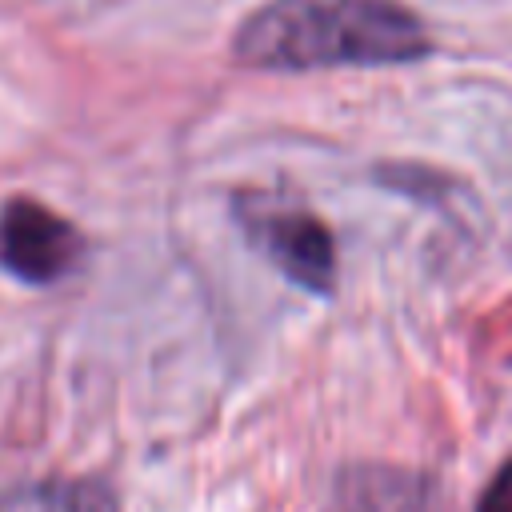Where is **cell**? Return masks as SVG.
Instances as JSON below:
<instances>
[{"label": "cell", "instance_id": "6da1fadb", "mask_svg": "<svg viewBox=\"0 0 512 512\" xmlns=\"http://www.w3.org/2000/svg\"><path fill=\"white\" fill-rule=\"evenodd\" d=\"M428 52V24L400 0H268L232 40V56L260 72L380 68Z\"/></svg>", "mask_w": 512, "mask_h": 512}, {"label": "cell", "instance_id": "7a4b0ae2", "mask_svg": "<svg viewBox=\"0 0 512 512\" xmlns=\"http://www.w3.org/2000/svg\"><path fill=\"white\" fill-rule=\"evenodd\" d=\"M232 216L248 244L304 292L328 296L336 284V240L320 216L268 192H244L232 200Z\"/></svg>", "mask_w": 512, "mask_h": 512}, {"label": "cell", "instance_id": "3957f363", "mask_svg": "<svg viewBox=\"0 0 512 512\" xmlns=\"http://www.w3.org/2000/svg\"><path fill=\"white\" fill-rule=\"evenodd\" d=\"M84 248L80 228L32 196H12L0 208V268L20 284H60L80 268Z\"/></svg>", "mask_w": 512, "mask_h": 512}, {"label": "cell", "instance_id": "277c9868", "mask_svg": "<svg viewBox=\"0 0 512 512\" xmlns=\"http://www.w3.org/2000/svg\"><path fill=\"white\" fill-rule=\"evenodd\" d=\"M436 488L428 476L392 464H352L336 476L324 512H432Z\"/></svg>", "mask_w": 512, "mask_h": 512}, {"label": "cell", "instance_id": "5b68a950", "mask_svg": "<svg viewBox=\"0 0 512 512\" xmlns=\"http://www.w3.org/2000/svg\"><path fill=\"white\" fill-rule=\"evenodd\" d=\"M0 512H120L100 480H40L0 496Z\"/></svg>", "mask_w": 512, "mask_h": 512}, {"label": "cell", "instance_id": "8992f818", "mask_svg": "<svg viewBox=\"0 0 512 512\" xmlns=\"http://www.w3.org/2000/svg\"><path fill=\"white\" fill-rule=\"evenodd\" d=\"M476 512H512V460H504L476 500Z\"/></svg>", "mask_w": 512, "mask_h": 512}]
</instances>
